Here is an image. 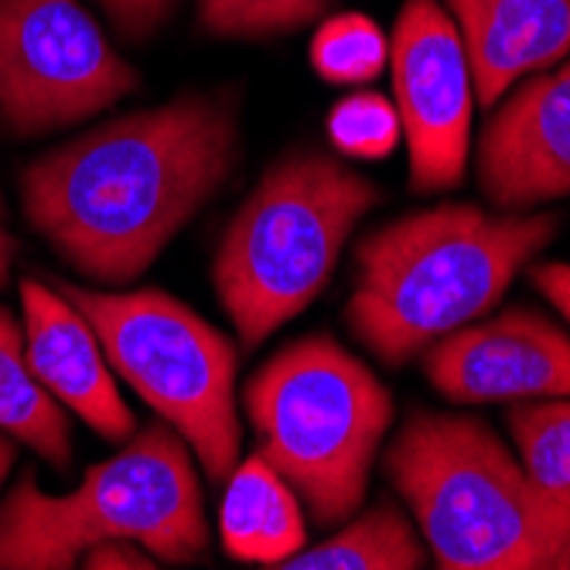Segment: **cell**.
Returning a JSON list of instances; mask_svg holds the SVG:
<instances>
[{"instance_id":"cell-1","label":"cell","mask_w":570,"mask_h":570,"mask_svg":"<svg viewBox=\"0 0 570 570\" xmlns=\"http://www.w3.org/2000/svg\"><path fill=\"white\" fill-rule=\"evenodd\" d=\"M233 92H181L59 144L21 171L31 229L96 284H134L229 181Z\"/></svg>"},{"instance_id":"cell-2","label":"cell","mask_w":570,"mask_h":570,"mask_svg":"<svg viewBox=\"0 0 570 570\" xmlns=\"http://www.w3.org/2000/svg\"><path fill=\"white\" fill-rule=\"evenodd\" d=\"M557 229L553 213H489L472 202L400 216L355 246L345 325L383 366H406L489 315Z\"/></svg>"},{"instance_id":"cell-3","label":"cell","mask_w":570,"mask_h":570,"mask_svg":"<svg viewBox=\"0 0 570 570\" xmlns=\"http://www.w3.org/2000/svg\"><path fill=\"white\" fill-rule=\"evenodd\" d=\"M383 469L441 570H570V509L485 421L413 410Z\"/></svg>"},{"instance_id":"cell-4","label":"cell","mask_w":570,"mask_h":570,"mask_svg":"<svg viewBox=\"0 0 570 570\" xmlns=\"http://www.w3.org/2000/svg\"><path fill=\"white\" fill-rule=\"evenodd\" d=\"M380 188L315 147L274 161L216 249L213 284L243 348L264 345L315 301Z\"/></svg>"},{"instance_id":"cell-5","label":"cell","mask_w":570,"mask_h":570,"mask_svg":"<svg viewBox=\"0 0 570 570\" xmlns=\"http://www.w3.org/2000/svg\"><path fill=\"white\" fill-rule=\"evenodd\" d=\"M102 540H134L161 563L209 553L191 448L171 424L134 431L69 495L41 492L28 472L0 502V570H69Z\"/></svg>"},{"instance_id":"cell-6","label":"cell","mask_w":570,"mask_h":570,"mask_svg":"<svg viewBox=\"0 0 570 570\" xmlns=\"http://www.w3.org/2000/svg\"><path fill=\"white\" fill-rule=\"evenodd\" d=\"M256 454L297 492L318 527L362 509L393 396L332 335H304L271 355L243 393Z\"/></svg>"},{"instance_id":"cell-7","label":"cell","mask_w":570,"mask_h":570,"mask_svg":"<svg viewBox=\"0 0 570 570\" xmlns=\"http://www.w3.org/2000/svg\"><path fill=\"white\" fill-rule=\"evenodd\" d=\"M96 328L110 366L191 448L202 472L226 482L239 461L236 362L229 335L158 291H92L51 281Z\"/></svg>"},{"instance_id":"cell-8","label":"cell","mask_w":570,"mask_h":570,"mask_svg":"<svg viewBox=\"0 0 570 570\" xmlns=\"http://www.w3.org/2000/svg\"><path fill=\"white\" fill-rule=\"evenodd\" d=\"M140 89L82 0H0V124L45 137L107 114Z\"/></svg>"},{"instance_id":"cell-9","label":"cell","mask_w":570,"mask_h":570,"mask_svg":"<svg viewBox=\"0 0 570 570\" xmlns=\"http://www.w3.org/2000/svg\"><path fill=\"white\" fill-rule=\"evenodd\" d=\"M386 66L406 140L410 188L417 195L458 188L469 168L479 96L469 51L448 8L438 0H403Z\"/></svg>"},{"instance_id":"cell-10","label":"cell","mask_w":570,"mask_h":570,"mask_svg":"<svg viewBox=\"0 0 570 570\" xmlns=\"http://www.w3.org/2000/svg\"><path fill=\"white\" fill-rule=\"evenodd\" d=\"M424 376L461 406L570 396V335L533 307H509L428 345Z\"/></svg>"},{"instance_id":"cell-11","label":"cell","mask_w":570,"mask_h":570,"mask_svg":"<svg viewBox=\"0 0 570 570\" xmlns=\"http://www.w3.org/2000/svg\"><path fill=\"white\" fill-rule=\"evenodd\" d=\"M479 188L502 213L570 195V59L515 82L479 140Z\"/></svg>"},{"instance_id":"cell-12","label":"cell","mask_w":570,"mask_h":570,"mask_svg":"<svg viewBox=\"0 0 570 570\" xmlns=\"http://www.w3.org/2000/svg\"><path fill=\"white\" fill-rule=\"evenodd\" d=\"M21 315L28 362L41 386L102 441L124 444L137 431V417L120 396L110 358L82 311L56 284L24 277Z\"/></svg>"},{"instance_id":"cell-13","label":"cell","mask_w":570,"mask_h":570,"mask_svg":"<svg viewBox=\"0 0 570 570\" xmlns=\"http://www.w3.org/2000/svg\"><path fill=\"white\" fill-rule=\"evenodd\" d=\"M444 8L489 110L520 79L570 56V0H444Z\"/></svg>"},{"instance_id":"cell-14","label":"cell","mask_w":570,"mask_h":570,"mask_svg":"<svg viewBox=\"0 0 570 570\" xmlns=\"http://www.w3.org/2000/svg\"><path fill=\"white\" fill-rule=\"evenodd\" d=\"M219 540L233 560L256 567H284L307 540L297 492L261 454L236 461L226 479Z\"/></svg>"},{"instance_id":"cell-15","label":"cell","mask_w":570,"mask_h":570,"mask_svg":"<svg viewBox=\"0 0 570 570\" xmlns=\"http://www.w3.org/2000/svg\"><path fill=\"white\" fill-rule=\"evenodd\" d=\"M0 431L28 444L56 472H69V413L35 376L24 345V325H18L8 307H0Z\"/></svg>"},{"instance_id":"cell-16","label":"cell","mask_w":570,"mask_h":570,"mask_svg":"<svg viewBox=\"0 0 570 570\" xmlns=\"http://www.w3.org/2000/svg\"><path fill=\"white\" fill-rule=\"evenodd\" d=\"M431 550L410 515L380 499L376 505L352 512L345 527L315 547H301L284 570H421Z\"/></svg>"},{"instance_id":"cell-17","label":"cell","mask_w":570,"mask_h":570,"mask_svg":"<svg viewBox=\"0 0 570 570\" xmlns=\"http://www.w3.org/2000/svg\"><path fill=\"white\" fill-rule=\"evenodd\" d=\"M505 424L527 475L553 502L570 509V396L515 403Z\"/></svg>"},{"instance_id":"cell-18","label":"cell","mask_w":570,"mask_h":570,"mask_svg":"<svg viewBox=\"0 0 570 570\" xmlns=\"http://www.w3.org/2000/svg\"><path fill=\"white\" fill-rule=\"evenodd\" d=\"M390 62V38L366 14H328L311 38V66L332 86H366Z\"/></svg>"},{"instance_id":"cell-19","label":"cell","mask_w":570,"mask_h":570,"mask_svg":"<svg viewBox=\"0 0 570 570\" xmlns=\"http://www.w3.org/2000/svg\"><path fill=\"white\" fill-rule=\"evenodd\" d=\"M205 35L223 41H271L318 24L335 0H195Z\"/></svg>"},{"instance_id":"cell-20","label":"cell","mask_w":570,"mask_h":570,"mask_svg":"<svg viewBox=\"0 0 570 570\" xmlns=\"http://www.w3.org/2000/svg\"><path fill=\"white\" fill-rule=\"evenodd\" d=\"M325 127H328V144L335 154L362 158V161L386 158L403 137L393 99L370 92V89H355L342 96L332 107Z\"/></svg>"},{"instance_id":"cell-21","label":"cell","mask_w":570,"mask_h":570,"mask_svg":"<svg viewBox=\"0 0 570 570\" xmlns=\"http://www.w3.org/2000/svg\"><path fill=\"white\" fill-rule=\"evenodd\" d=\"M96 4L124 41L147 45L175 18L178 0H96Z\"/></svg>"},{"instance_id":"cell-22","label":"cell","mask_w":570,"mask_h":570,"mask_svg":"<svg viewBox=\"0 0 570 570\" xmlns=\"http://www.w3.org/2000/svg\"><path fill=\"white\" fill-rule=\"evenodd\" d=\"M79 563L89 570H154V567H161L158 557L134 540H102V543L89 547Z\"/></svg>"},{"instance_id":"cell-23","label":"cell","mask_w":570,"mask_h":570,"mask_svg":"<svg viewBox=\"0 0 570 570\" xmlns=\"http://www.w3.org/2000/svg\"><path fill=\"white\" fill-rule=\"evenodd\" d=\"M530 281L560 311V315L570 322V264H563V261L533 264L530 267Z\"/></svg>"},{"instance_id":"cell-24","label":"cell","mask_w":570,"mask_h":570,"mask_svg":"<svg viewBox=\"0 0 570 570\" xmlns=\"http://www.w3.org/2000/svg\"><path fill=\"white\" fill-rule=\"evenodd\" d=\"M14 256H18V239H14L4 226H0V291H4L8 281H11Z\"/></svg>"},{"instance_id":"cell-25","label":"cell","mask_w":570,"mask_h":570,"mask_svg":"<svg viewBox=\"0 0 570 570\" xmlns=\"http://www.w3.org/2000/svg\"><path fill=\"white\" fill-rule=\"evenodd\" d=\"M11 464H14V444H11V434L0 431V482L8 479Z\"/></svg>"},{"instance_id":"cell-26","label":"cell","mask_w":570,"mask_h":570,"mask_svg":"<svg viewBox=\"0 0 570 570\" xmlns=\"http://www.w3.org/2000/svg\"><path fill=\"white\" fill-rule=\"evenodd\" d=\"M0 219H4V195H0Z\"/></svg>"}]
</instances>
